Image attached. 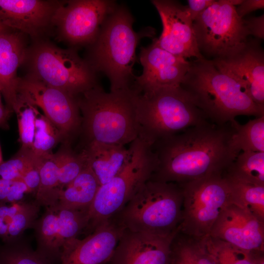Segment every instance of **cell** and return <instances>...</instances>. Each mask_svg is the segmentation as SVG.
Instances as JSON below:
<instances>
[{"mask_svg": "<svg viewBox=\"0 0 264 264\" xmlns=\"http://www.w3.org/2000/svg\"><path fill=\"white\" fill-rule=\"evenodd\" d=\"M231 123L207 121L155 141L152 148L155 168L150 179L179 184L222 175L235 159L229 146Z\"/></svg>", "mask_w": 264, "mask_h": 264, "instance_id": "6da1fadb", "label": "cell"}, {"mask_svg": "<svg viewBox=\"0 0 264 264\" xmlns=\"http://www.w3.org/2000/svg\"><path fill=\"white\" fill-rule=\"evenodd\" d=\"M180 86L212 123L222 126L239 115L264 116V108L257 105L235 79L220 71L206 58L190 61Z\"/></svg>", "mask_w": 264, "mask_h": 264, "instance_id": "7a4b0ae2", "label": "cell"}, {"mask_svg": "<svg viewBox=\"0 0 264 264\" xmlns=\"http://www.w3.org/2000/svg\"><path fill=\"white\" fill-rule=\"evenodd\" d=\"M133 19L123 6H116L101 27L90 45L86 60L96 72L108 78L110 91L132 88L135 77L133 66L136 61V48L141 39L152 37L154 29L147 28L135 32Z\"/></svg>", "mask_w": 264, "mask_h": 264, "instance_id": "3957f363", "label": "cell"}, {"mask_svg": "<svg viewBox=\"0 0 264 264\" xmlns=\"http://www.w3.org/2000/svg\"><path fill=\"white\" fill-rule=\"evenodd\" d=\"M135 96L132 88L107 92L99 85L79 95L81 129L87 143L125 146L138 137Z\"/></svg>", "mask_w": 264, "mask_h": 264, "instance_id": "277c9868", "label": "cell"}, {"mask_svg": "<svg viewBox=\"0 0 264 264\" xmlns=\"http://www.w3.org/2000/svg\"><path fill=\"white\" fill-rule=\"evenodd\" d=\"M182 203L179 184L149 179L112 218L131 231L174 235L179 229Z\"/></svg>", "mask_w": 264, "mask_h": 264, "instance_id": "5b68a950", "label": "cell"}, {"mask_svg": "<svg viewBox=\"0 0 264 264\" xmlns=\"http://www.w3.org/2000/svg\"><path fill=\"white\" fill-rule=\"evenodd\" d=\"M135 103L138 136L151 145L208 121L180 86L135 92Z\"/></svg>", "mask_w": 264, "mask_h": 264, "instance_id": "8992f818", "label": "cell"}, {"mask_svg": "<svg viewBox=\"0 0 264 264\" xmlns=\"http://www.w3.org/2000/svg\"><path fill=\"white\" fill-rule=\"evenodd\" d=\"M23 65L26 75L76 97L98 85L96 72L75 48H61L41 39L27 48Z\"/></svg>", "mask_w": 264, "mask_h": 264, "instance_id": "52a82bcc", "label": "cell"}, {"mask_svg": "<svg viewBox=\"0 0 264 264\" xmlns=\"http://www.w3.org/2000/svg\"><path fill=\"white\" fill-rule=\"evenodd\" d=\"M130 159L126 166L107 183L100 185L88 211L87 228L97 226L115 216L150 178L156 164L152 145L138 136L130 145Z\"/></svg>", "mask_w": 264, "mask_h": 264, "instance_id": "ba28073f", "label": "cell"}, {"mask_svg": "<svg viewBox=\"0 0 264 264\" xmlns=\"http://www.w3.org/2000/svg\"><path fill=\"white\" fill-rule=\"evenodd\" d=\"M180 185L183 203L179 231L199 238L209 236L221 212L232 203L225 178L222 175H213Z\"/></svg>", "mask_w": 264, "mask_h": 264, "instance_id": "9c48e42d", "label": "cell"}, {"mask_svg": "<svg viewBox=\"0 0 264 264\" xmlns=\"http://www.w3.org/2000/svg\"><path fill=\"white\" fill-rule=\"evenodd\" d=\"M193 29L198 50L212 60L228 56L247 41L248 34L243 19L229 0H219L194 22Z\"/></svg>", "mask_w": 264, "mask_h": 264, "instance_id": "30bf717a", "label": "cell"}, {"mask_svg": "<svg viewBox=\"0 0 264 264\" xmlns=\"http://www.w3.org/2000/svg\"><path fill=\"white\" fill-rule=\"evenodd\" d=\"M116 7L107 0H74L60 2L52 21L59 38L72 46L90 45L101 26Z\"/></svg>", "mask_w": 264, "mask_h": 264, "instance_id": "8fae6325", "label": "cell"}, {"mask_svg": "<svg viewBox=\"0 0 264 264\" xmlns=\"http://www.w3.org/2000/svg\"><path fill=\"white\" fill-rule=\"evenodd\" d=\"M17 92L18 96L41 109L63 138L81 130L82 117L77 97L28 75L19 78Z\"/></svg>", "mask_w": 264, "mask_h": 264, "instance_id": "7c38bea8", "label": "cell"}, {"mask_svg": "<svg viewBox=\"0 0 264 264\" xmlns=\"http://www.w3.org/2000/svg\"><path fill=\"white\" fill-rule=\"evenodd\" d=\"M261 41L247 39L232 54L211 61L220 71L238 82L257 105L264 108V52Z\"/></svg>", "mask_w": 264, "mask_h": 264, "instance_id": "4fadbf2b", "label": "cell"}, {"mask_svg": "<svg viewBox=\"0 0 264 264\" xmlns=\"http://www.w3.org/2000/svg\"><path fill=\"white\" fill-rule=\"evenodd\" d=\"M161 20L162 31L155 38L157 45L177 56L186 59L205 58L200 53L195 37L193 21L186 6L171 0H153Z\"/></svg>", "mask_w": 264, "mask_h": 264, "instance_id": "5bb4252c", "label": "cell"}, {"mask_svg": "<svg viewBox=\"0 0 264 264\" xmlns=\"http://www.w3.org/2000/svg\"><path fill=\"white\" fill-rule=\"evenodd\" d=\"M139 58L143 72L135 76L132 87L138 93L180 86L190 66V61L159 46L155 38L148 46L141 47Z\"/></svg>", "mask_w": 264, "mask_h": 264, "instance_id": "9a60e30c", "label": "cell"}, {"mask_svg": "<svg viewBox=\"0 0 264 264\" xmlns=\"http://www.w3.org/2000/svg\"><path fill=\"white\" fill-rule=\"evenodd\" d=\"M209 236L249 252L264 251V221L233 203L221 212Z\"/></svg>", "mask_w": 264, "mask_h": 264, "instance_id": "2e32d148", "label": "cell"}, {"mask_svg": "<svg viewBox=\"0 0 264 264\" xmlns=\"http://www.w3.org/2000/svg\"><path fill=\"white\" fill-rule=\"evenodd\" d=\"M124 229L112 218L85 238L67 241L62 249L60 264H107Z\"/></svg>", "mask_w": 264, "mask_h": 264, "instance_id": "e0dca14e", "label": "cell"}, {"mask_svg": "<svg viewBox=\"0 0 264 264\" xmlns=\"http://www.w3.org/2000/svg\"><path fill=\"white\" fill-rule=\"evenodd\" d=\"M60 2L42 0H0V21L6 27L36 40L52 26Z\"/></svg>", "mask_w": 264, "mask_h": 264, "instance_id": "ac0fdd59", "label": "cell"}, {"mask_svg": "<svg viewBox=\"0 0 264 264\" xmlns=\"http://www.w3.org/2000/svg\"><path fill=\"white\" fill-rule=\"evenodd\" d=\"M176 234L161 236L125 229L107 264H169Z\"/></svg>", "mask_w": 264, "mask_h": 264, "instance_id": "d6986e66", "label": "cell"}, {"mask_svg": "<svg viewBox=\"0 0 264 264\" xmlns=\"http://www.w3.org/2000/svg\"><path fill=\"white\" fill-rule=\"evenodd\" d=\"M24 35L10 28L0 32V91L11 112L17 100V70L27 49Z\"/></svg>", "mask_w": 264, "mask_h": 264, "instance_id": "ffe728a7", "label": "cell"}, {"mask_svg": "<svg viewBox=\"0 0 264 264\" xmlns=\"http://www.w3.org/2000/svg\"><path fill=\"white\" fill-rule=\"evenodd\" d=\"M90 166L100 185L104 184L117 175L129 162L132 154L130 147L90 142L83 150Z\"/></svg>", "mask_w": 264, "mask_h": 264, "instance_id": "44dd1931", "label": "cell"}, {"mask_svg": "<svg viewBox=\"0 0 264 264\" xmlns=\"http://www.w3.org/2000/svg\"><path fill=\"white\" fill-rule=\"evenodd\" d=\"M100 186L95 175L87 164L82 172L60 191L57 205L61 208L88 210Z\"/></svg>", "mask_w": 264, "mask_h": 264, "instance_id": "7402d4cb", "label": "cell"}, {"mask_svg": "<svg viewBox=\"0 0 264 264\" xmlns=\"http://www.w3.org/2000/svg\"><path fill=\"white\" fill-rule=\"evenodd\" d=\"M43 215L34 225L37 240L36 250L39 254L55 263L60 261L61 249L58 242V223L56 205L45 207Z\"/></svg>", "mask_w": 264, "mask_h": 264, "instance_id": "603a6c76", "label": "cell"}, {"mask_svg": "<svg viewBox=\"0 0 264 264\" xmlns=\"http://www.w3.org/2000/svg\"><path fill=\"white\" fill-rule=\"evenodd\" d=\"M169 264L217 263L207 249L205 237H194L178 231L172 242Z\"/></svg>", "mask_w": 264, "mask_h": 264, "instance_id": "cb8c5ba5", "label": "cell"}, {"mask_svg": "<svg viewBox=\"0 0 264 264\" xmlns=\"http://www.w3.org/2000/svg\"><path fill=\"white\" fill-rule=\"evenodd\" d=\"M233 128L229 146L236 158L241 152H264V116L256 117L244 125L236 121L231 123Z\"/></svg>", "mask_w": 264, "mask_h": 264, "instance_id": "d4e9b609", "label": "cell"}, {"mask_svg": "<svg viewBox=\"0 0 264 264\" xmlns=\"http://www.w3.org/2000/svg\"><path fill=\"white\" fill-rule=\"evenodd\" d=\"M229 188L231 203L264 221V186L222 175Z\"/></svg>", "mask_w": 264, "mask_h": 264, "instance_id": "484cf974", "label": "cell"}, {"mask_svg": "<svg viewBox=\"0 0 264 264\" xmlns=\"http://www.w3.org/2000/svg\"><path fill=\"white\" fill-rule=\"evenodd\" d=\"M40 160V181L35 202L45 207L56 205L61 191L58 187L59 157L51 154Z\"/></svg>", "mask_w": 264, "mask_h": 264, "instance_id": "4316f807", "label": "cell"}, {"mask_svg": "<svg viewBox=\"0 0 264 264\" xmlns=\"http://www.w3.org/2000/svg\"><path fill=\"white\" fill-rule=\"evenodd\" d=\"M222 175L264 186V152L240 153Z\"/></svg>", "mask_w": 264, "mask_h": 264, "instance_id": "83f0119b", "label": "cell"}, {"mask_svg": "<svg viewBox=\"0 0 264 264\" xmlns=\"http://www.w3.org/2000/svg\"><path fill=\"white\" fill-rule=\"evenodd\" d=\"M58 223V242L61 249L67 241L77 236L88 223V211L59 207L56 205Z\"/></svg>", "mask_w": 264, "mask_h": 264, "instance_id": "f1b7e54d", "label": "cell"}, {"mask_svg": "<svg viewBox=\"0 0 264 264\" xmlns=\"http://www.w3.org/2000/svg\"><path fill=\"white\" fill-rule=\"evenodd\" d=\"M205 243L217 264H255L257 256L262 253L243 250L209 236L205 237Z\"/></svg>", "mask_w": 264, "mask_h": 264, "instance_id": "f546056e", "label": "cell"}, {"mask_svg": "<svg viewBox=\"0 0 264 264\" xmlns=\"http://www.w3.org/2000/svg\"><path fill=\"white\" fill-rule=\"evenodd\" d=\"M62 136L56 127L38 111L35 121L34 139L31 153L37 158L51 154V151Z\"/></svg>", "mask_w": 264, "mask_h": 264, "instance_id": "4dcf8cb0", "label": "cell"}, {"mask_svg": "<svg viewBox=\"0 0 264 264\" xmlns=\"http://www.w3.org/2000/svg\"><path fill=\"white\" fill-rule=\"evenodd\" d=\"M13 111L17 117L21 150L31 152L34 139L38 108L17 96Z\"/></svg>", "mask_w": 264, "mask_h": 264, "instance_id": "1f68e13d", "label": "cell"}, {"mask_svg": "<svg viewBox=\"0 0 264 264\" xmlns=\"http://www.w3.org/2000/svg\"><path fill=\"white\" fill-rule=\"evenodd\" d=\"M0 264H55L16 239L0 247Z\"/></svg>", "mask_w": 264, "mask_h": 264, "instance_id": "d6a6232c", "label": "cell"}, {"mask_svg": "<svg viewBox=\"0 0 264 264\" xmlns=\"http://www.w3.org/2000/svg\"><path fill=\"white\" fill-rule=\"evenodd\" d=\"M57 154L58 187L61 191L82 172L88 163L83 151L79 154H75L69 150H64Z\"/></svg>", "mask_w": 264, "mask_h": 264, "instance_id": "836d02e7", "label": "cell"}, {"mask_svg": "<svg viewBox=\"0 0 264 264\" xmlns=\"http://www.w3.org/2000/svg\"><path fill=\"white\" fill-rule=\"evenodd\" d=\"M40 206L35 201L25 202L23 208L18 212L9 222L8 242L17 239L23 232L34 225L37 220Z\"/></svg>", "mask_w": 264, "mask_h": 264, "instance_id": "e575fe53", "label": "cell"}, {"mask_svg": "<svg viewBox=\"0 0 264 264\" xmlns=\"http://www.w3.org/2000/svg\"><path fill=\"white\" fill-rule=\"evenodd\" d=\"M34 159L30 152L21 150L13 157L0 164V178L12 181L21 180Z\"/></svg>", "mask_w": 264, "mask_h": 264, "instance_id": "d590c367", "label": "cell"}, {"mask_svg": "<svg viewBox=\"0 0 264 264\" xmlns=\"http://www.w3.org/2000/svg\"><path fill=\"white\" fill-rule=\"evenodd\" d=\"M21 180L26 185L29 193L36 194L40 181L39 159L35 157L34 161L25 171Z\"/></svg>", "mask_w": 264, "mask_h": 264, "instance_id": "8d00e7d4", "label": "cell"}, {"mask_svg": "<svg viewBox=\"0 0 264 264\" xmlns=\"http://www.w3.org/2000/svg\"><path fill=\"white\" fill-rule=\"evenodd\" d=\"M248 35H252L259 40L264 39V15L243 19Z\"/></svg>", "mask_w": 264, "mask_h": 264, "instance_id": "74e56055", "label": "cell"}, {"mask_svg": "<svg viewBox=\"0 0 264 264\" xmlns=\"http://www.w3.org/2000/svg\"><path fill=\"white\" fill-rule=\"evenodd\" d=\"M215 1V0H188L186 7L192 21L194 22Z\"/></svg>", "mask_w": 264, "mask_h": 264, "instance_id": "f35d334b", "label": "cell"}, {"mask_svg": "<svg viewBox=\"0 0 264 264\" xmlns=\"http://www.w3.org/2000/svg\"><path fill=\"white\" fill-rule=\"evenodd\" d=\"M264 7V0H242L241 3L236 7V11L240 18L243 19L247 14Z\"/></svg>", "mask_w": 264, "mask_h": 264, "instance_id": "ab89813d", "label": "cell"}, {"mask_svg": "<svg viewBox=\"0 0 264 264\" xmlns=\"http://www.w3.org/2000/svg\"><path fill=\"white\" fill-rule=\"evenodd\" d=\"M25 204V202H15L11 203L10 205H6L5 202H0V217L9 222Z\"/></svg>", "mask_w": 264, "mask_h": 264, "instance_id": "60d3db41", "label": "cell"}, {"mask_svg": "<svg viewBox=\"0 0 264 264\" xmlns=\"http://www.w3.org/2000/svg\"><path fill=\"white\" fill-rule=\"evenodd\" d=\"M1 96H2L0 91V128L7 129L8 127V120L11 112L3 105Z\"/></svg>", "mask_w": 264, "mask_h": 264, "instance_id": "b9f144b4", "label": "cell"}, {"mask_svg": "<svg viewBox=\"0 0 264 264\" xmlns=\"http://www.w3.org/2000/svg\"><path fill=\"white\" fill-rule=\"evenodd\" d=\"M9 222L0 217V236L6 240L8 235Z\"/></svg>", "mask_w": 264, "mask_h": 264, "instance_id": "7bdbcfd3", "label": "cell"}, {"mask_svg": "<svg viewBox=\"0 0 264 264\" xmlns=\"http://www.w3.org/2000/svg\"><path fill=\"white\" fill-rule=\"evenodd\" d=\"M255 264H264V253H260L257 256Z\"/></svg>", "mask_w": 264, "mask_h": 264, "instance_id": "ee69618b", "label": "cell"}, {"mask_svg": "<svg viewBox=\"0 0 264 264\" xmlns=\"http://www.w3.org/2000/svg\"><path fill=\"white\" fill-rule=\"evenodd\" d=\"M9 29V28L4 26L0 21V32Z\"/></svg>", "mask_w": 264, "mask_h": 264, "instance_id": "f6af8a7d", "label": "cell"}, {"mask_svg": "<svg viewBox=\"0 0 264 264\" xmlns=\"http://www.w3.org/2000/svg\"><path fill=\"white\" fill-rule=\"evenodd\" d=\"M2 162L3 161H2V154H1V151L0 147V165Z\"/></svg>", "mask_w": 264, "mask_h": 264, "instance_id": "bcb514c9", "label": "cell"}]
</instances>
